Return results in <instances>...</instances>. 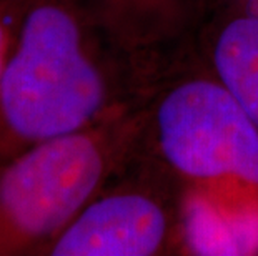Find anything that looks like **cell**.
Instances as JSON below:
<instances>
[{"instance_id": "obj_5", "label": "cell", "mask_w": 258, "mask_h": 256, "mask_svg": "<svg viewBox=\"0 0 258 256\" xmlns=\"http://www.w3.org/2000/svg\"><path fill=\"white\" fill-rule=\"evenodd\" d=\"M185 235L195 254H253L258 251V208L227 211L203 197H191L185 210Z\"/></svg>"}, {"instance_id": "obj_6", "label": "cell", "mask_w": 258, "mask_h": 256, "mask_svg": "<svg viewBox=\"0 0 258 256\" xmlns=\"http://www.w3.org/2000/svg\"><path fill=\"white\" fill-rule=\"evenodd\" d=\"M213 60L222 85L258 125V15L230 22L218 37Z\"/></svg>"}, {"instance_id": "obj_2", "label": "cell", "mask_w": 258, "mask_h": 256, "mask_svg": "<svg viewBox=\"0 0 258 256\" xmlns=\"http://www.w3.org/2000/svg\"><path fill=\"white\" fill-rule=\"evenodd\" d=\"M107 172L97 133L62 135L30 145L0 168V256L53 241L90 203Z\"/></svg>"}, {"instance_id": "obj_4", "label": "cell", "mask_w": 258, "mask_h": 256, "mask_svg": "<svg viewBox=\"0 0 258 256\" xmlns=\"http://www.w3.org/2000/svg\"><path fill=\"white\" fill-rule=\"evenodd\" d=\"M167 220L155 201L115 193L90 201L48 246L53 256H147L165 238Z\"/></svg>"}, {"instance_id": "obj_1", "label": "cell", "mask_w": 258, "mask_h": 256, "mask_svg": "<svg viewBox=\"0 0 258 256\" xmlns=\"http://www.w3.org/2000/svg\"><path fill=\"white\" fill-rule=\"evenodd\" d=\"M107 99L74 10L62 0H32L0 77V158L89 128Z\"/></svg>"}, {"instance_id": "obj_7", "label": "cell", "mask_w": 258, "mask_h": 256, "mask_svg": "<svg viewBox=\"0 0 258 256\" xmlns=\"http://www.w3.org/2000/svg\"><path fill=\"white\" fill-rule=\"evenodd\" d=\"M30 2L32 0H0V77L17 42Z\"/></svg>"}, {"instance_id": "obj_3", "label": "cell", "mask_w": 258, "mask_h": 256, "mask_svg": "<svg viewBox=\"0 0 258 256\" xmlns=\"http://www.w3.org/2000/svg\"><path fill=\"white\" fill-rule=\"evenodd\" d=\"M157 122L162 151L177 170L258 183V125L223 85L177 87L160 103Z\"/></svg>"}]
</instances>
